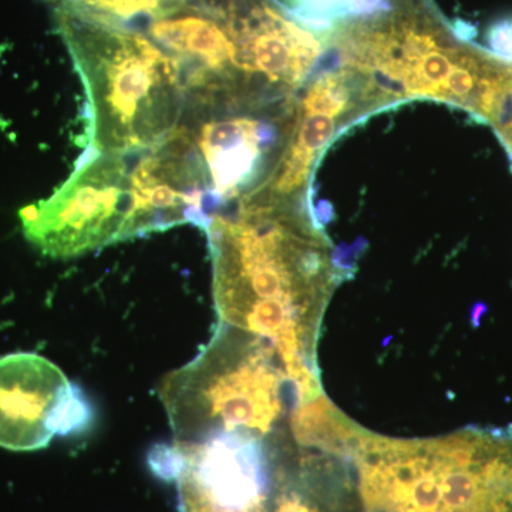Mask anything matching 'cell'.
<instances>
[{"instance_id":"cell-1","label":"cell","mask_w":512,"mask_h":512,"mask_svg":"<svg viewBox=\"0 0 512 512\" xmlns=\"http://www.w3.org/2000/svg\"><path fill=\"white\" fill-rule=\"evenodd\" d=\"M221 323L274 346L301 404L323 396L318 342L333 293L350 278L311 201L256 194L204 228Z\"/></svg>"},{"instance_id":"cell-2","label":"cell","mask_w":512,"mask_h":512,"mask_svg":"<svg viewBox=\"0 0 512 512\" xmlns=\"http://www.w3.org/2000/svg\"><path fill=\"white\" fill-rule=\"evenodd\" d=\"M338 454L353 512H512V427L406 440L356 424Z\"/></svg>"},{"instance_id":"cell-3","label":"cell","mask_w":512,"mask_h":512,"mask_svg":"<svg viewBox=\"0 0 512 512\" xmlns=\"http://www.w3.org/2000/svg\"><path fill=\"white\" fill-rule=\"evenodd\" d=\"M326 55L359 77L370 114L419 99L467 111L488 66L487 50L461 40L433 0H387L336 23Z\"/></svg>"},{"instance_id":"cell-4","label":"cell","mask_w":512,"mask_h":512,"mask_svg":"<svg viewBox=\"0 0 512 512\" xmlns=\"http://www.w3.org/2000/svg\"><path fill=\"white\" fill-rule=\"evenodd\" d=\"M86 96L87 151L143 153L181 126L180 64L136 30L52 12Z\"/></svg>"},{"instance_id":"cell-5","label":"cell","mask_w":512,"mask_h":512,"mask_svg":"<svg viewBox=\"0 0 512 512\" xmlns=\"http://www.w3.org/2000/svg\"><path fill=\"white\" fill-rule=\"evenodd\" d=\"M175 443H198L218 433L264 437L301 404L281 357L268 340L218 323L200 355L158 387Z\"/></svg>"},{"instance_id":"cell-6","label":"cell","mask_w":512,"mask_h":512,"mask_svg":"<svg viewBox=\"0 0 512 512\" xmlns=\"http://www.w3.org/2000/svg\"><path fill=\"white\" fill-rule=\"evenodd\" d=\"M25 237L43 254L72 258L134 238L130 158L84 151L52 197L20 211Z\"/></svg>"},{"instance_id":"cell-7","label":"cell","mask_w":512,"mask_h":512,"mask_svg":"<svg viewBox=\"0 0 512 512\" xmlns=\"http://www.w3.org/2000/svg\"><path fill=\"white\" fill-rule=\"evenodd\" d=\"M175 446L183 454L181 511L269 512L271 470L262 437L231 431Z\"/></svg>"},{"instance_id":"cell-8","label":"cell","mask_w":512,"mask_h":512,"mask_svg":"<svg viewBox=\"0 0 512 512\" xmlns=\"http://www.w3.org/2000/svg\"><path fill=\"white\" fill-rule=\"evenodd\" d=\"M69 379L59 366L36 353L0 357V447L35 451L49 446L47 420Z\"/></svg>"},{"instance_id":"cell-9","label":"cell","mask_w":512,"mask_h":512,"mask_svg":"<svg viewBox=\"0 0 512 512\" xmlns=\"http://www.w3.org/2000/svg\"><path fill=\"white\" fill-rule=\"evenodd\" d=\"M92 423V404L79 386L70 383L50 414L47 429L53 436H72L83 433Z\"/></svg>"},{"instance_id":"cell-10","label":"cell","mask_w":512,"mask_h":512,"mask_svg":"<svg viewBox=\"0 0 512 512\" xmlns=\"http://www.w3.org/2000/svg\"><path fill=\"white\" fill-rule=\"evenodd\" d=\"M148 467L151 473L165 483L175 481L177 483L183 470V454L177 446L168 444H157L148 451Z\"/></svg>"},{"instance_id":"cell-11","label":"cell","mask_w":512,"mask_h":512,"mask_svg":"<svg viewBox=\"0 0 512 512\" xmlns=\"http://www.w3.org/2000/svg\"><path fill=\"white\" fill-rule=\"evenodd\" d=\"M488 42L495 57L512 64V19L494 25L488 35Z\"/></svg>"},{"instance_id":"cell-12","label":"cell","mask_w":512,"mask_h":512,"mask_svg":"<svg viewBox=\"0 0 512 512\" xmlns=\"http://www.w3.org/2000/svg\"><path fill=\"white\" fill-rule=\"evenodd\" d=\"M504 144L505 150H507L508 156H510V160L512 163V133L510 136L505 138V140L501 141Z\"/></svg>"}]
</instances>
